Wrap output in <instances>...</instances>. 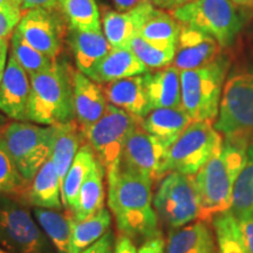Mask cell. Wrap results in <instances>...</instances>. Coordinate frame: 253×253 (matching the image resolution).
<instances>
[{
	"label": "cell",
	"mask_w": 253,
	"mask_h": 253,
	"mask_svg": "<svg viewBox=\"0 0 253 253\" xmlns=\"http://www.w3.org/2000/svg\"><path fill=\"white\" fill-rule=\"evenodd\" d=\"M106 178L109 211L121 235L144 242L160 237L158 218L153 203V182L121 169Z\"/></svg>",
	"instance_id": "1"
},
{
	"label": "cell",
	"mask_w": 253,
	"mask_h": 253,
	"mask_svg": "<svg viewBox=\"0 0 253 253\" xmlns=\"http://www.w3.org/2000/svg\"><path fill=\"white\" fill-rule=\"evenodd\" d=\"M250 145L224 138L220 149L196 173L201 204L198 220L212 223L218 214L231 210L233 186L246 162Z\"/></svg>",
	"instance_id": "2"
},
{
	"label": "cell",
	"mask_w": 253,
	"mask_h": 253,
	"mask_svg": "<svg viewBox=\"0 0 253 253\" xmlns=\"http://www.w3.org/2000/svg\"><path fill=\"white\" fill-rule=\"evenodd\" d=\"M28 121L40 126H55L75 120L73 74L55 60L52 67L32 75Z\"/></svg>",
	"instance_id": "3"
},
{
	"label": "cell",
	"mask_w": 253,
	"mask_h": 253,
	"mask_svg": "<svg viewBox=\"0 0 253 253\" xmlns=\"http://www.w3.org/2000/svg\"><path fill=\"white\" fill-rule=\"evenodd\" d=\"M229 62L223 56L203 67L181 72L182 107L192 121H216Z\"/></svg>",
	"instance_id": "4"
},
{
	"label": "cell",
	"mask_w": 253,
	"mask_h": 253,
	"mask_svg": "<svg viewBox=\"0 0 253 253\" xmlns=\"http://www.w3.org/2000/svg\"><path fill=\"white\" fill-rule=\"evenodd\" d=\"M54 126L14 121L2 129L6 148L27 184L52 156Z\"/></svg>",
	"instance_id": "5"
},
{
	"label": "cell",
	"mask_w": 253,
	"mask_h": 253,
	"mask_svg": "<svg viewBox=\"0 0 253 253\" xmlns=\"http://www.w3.org/2000/svg\"><path fill=\"white\" fill-rule=\"evenodd\" d=\"M213 126L224 138L253 144V73L229 78Z\"/></svg>",
	"instance_id": "6"
},
{
	"label": "cell",
	"mask_w": 253,
	"mask_h": 253,
	"mask_svg": "<svg viewBox=\"0 0 253 253\" xmlns=\"http://www.w3.org/2000/svg\"><path fill=\"white\" fill-rule=\"evenodd\" d=\"M212 123L194 121L185 129L168 150L163 167L164 176L172 171L195 176L220 149L224 137Z\"/></svg>",
	"instance_id": "7"
},
{
	"label": "cell",
	"mask_w": 253,
	"mask_h": 253,
	"mask_svg": "<svg viewBox=\"0 0 253 253\" xmlns=\"http://www.w3.org/2000/svg\"><path fill=\"white\" fill-rule=\"evenodd\" d=\"M153 203L158 223L169 231L198 220L201 204L195 176L169 172L161 179Z\"/></svg>",
	"instance_id": "8"
},
{
	"label": "cell",
	"mask_w": 253,
	"mask_h": 253,
	"mask_svg": "<svg viewBox=\"0 0 253 253\" xmlns=\"http://www.w3.org/2000/svg\"><path fill=\"white\" fill-rule=\"evenodd\" d=\"M140 121L141 120L109 103L106 113L99 121L82 129L84 140L102 164L106 177L120 169L126 140L140 125Z\"/></svg>",
	"instance_id": "9"
},
{
	"label": "cell",
	"mask_w": 253,
	"mask_h": 253,
	"mask_svg": "<svg viewBox=\"0 0 253 253\" xmlns=\"http://www.w3.org/2000/svg\"><path fill=\"white\" fill-rule=\"evenodd\" d=\"M181 25L204 32L229 47L242 28V15L231 0H194L170 12Z\"/></svg>",
	"instance_id": "10"
},
{
	"label": "cell",
	"mask_w": 253,
	"mask_h": 253,
	"mask_svg": "<svg viewBox=\"0 0 253 253\" xmlns=\"http://www.w3.org/2000/svg\"><path fill=\"white\" fill-rule=\"evenodd\" d=\"M0 248L9 253H50L43 235L19 199L0 196Z\"/></svg>",
	"instance_id": "11"
},
{
	"label": "cell",
	"mask_w": 253,
	"mask_h": 253,
	"mask_svg": "<svg viewBox=\"0 0 253 253\" xmlns=\"http://www.w3.org/2000/svg\"><path fill=\"white\" fill-rule=\"evenodd\" d=\"M169 147L138 125L129 135L123 149L120 169L142 176L149 181H161Z\"/></svg>",
	"instance_id": "12"
},
{
	"label": "cell",
	"mask_w": 253,
	"mask_h": 253,
	"mask_svg": "<svg viewBox=\"0 0 253 253\" xmlns=\"http://www.w3.org/2000/svg\"><path fill=\"white\" fill-rule=\"evenodd\" d=\"M34 48L55 59L61 49V30L52 9L37 7L27 9L15 28Z\"/></svg>",
	"instance_id": "13"
},
{
	"label": "cell",
	"mask_w": 253,
	"mask_h": 253,
	"mask_svg": "<svg viewBox=\"0 0 253 253\" xmlns=\"http://www.w3.org/2000/svg\"><path fill=\"white\" fill-rule=\"evenodd\" d=\"M31 78L9 53L7 67L0 84V112L19 122L28 121Z\"/></svg>",
	"instance_id": "14"
},
{
	"label": "cell",
	"mask_w": 253,
	"mask_h": 253,
	"mask_svg": "<svg viewBox=\"0 0 253 253\" xmlns=\"http://www.w3.org/2000/svg\"><path fill=\"white\" fill-rule=\"evenodd\" d=\"M220 47L218 41L209 34L181 25L172 63L181 72L203 67L218 58Z\"/></svg>",
	"instance_id": "15"
},
{
	"label": "cell",
	"mask_w": 253,
	"mask_h": 253,
	"mask_svg": "<svg viewBox=\"0 0 253 253\" xmlns=\"http://www.w3.org/2000/svg\"><path fill=\"white\" fill-rule=\"evenodd\" d=\"M154 8L148 0L128 11H107L102 18V30L112 48H126L130 41L138 37Z\"/></svg>",
	"instance_id": "16"
},
{
	"label": "cell",
	"mask_w": 253,
	"mask_h": 253,
	"mask_svg": "<svg viewBox=\"0 0 253 253\" xmlns=\"http://www.w3.org/2000/svg\"><path fill=\"white\" fill-rule=\"evenodd\" d=\"M103 93L108 103L142 120L153 108L145 89L143 75H136L106 84Z\"/></svg>",
	"instance_id": "17"
},
{
	"label": "cell",
	"mask_w": 253,
	"mask_h": 253,
	"mask_svg": "<svg viewBox=\"0 0 253 253\" xmlns=\"http://www.w3.org/2000/svg\"><path fill=\"white\" fill-rule=\"evenodd\" d=\"M73 91L75 120L81 129L99 121L109 104L99 84L78 71L73 73Z\"/></svg>",
	"instance_id": "18"
},
{
	"label": "cell",
	"mask_w": 253,
	"mask_h": 253,
	"mask_svg": "<svg viewBox=\"0 0 253 253\" xmlns=\"http://www.w3.org/2000/svg\"><path fill=\"white\" fill-rule=\"evenodd\" d=\"M23 203L36 208L50 209L61 211L63 209L61 199V182L52 158H48L34 176L33 181L27 185L23 195L18 197Z\"/></svg>",
	"instance_id": "19"
},
{
	"label": "cell",
	"mask_w": 253,
	"mask_h": 253,
	"mask_svg": "<svg viewBox=\"0 0 253 253\" xmlns=\"http://www.w3.org/2000/svg\"><path fill=\"white\" fill-rule=\"evenodd\" d=\"M143 79L151 108L182 107L181 71L175 66L147 72Z\"/></svg>",
	"instance_id": "20"
},
{
	"label": "cell",
	"mask_w": 253,
	"mask_h": 253,
	"mask_svg": "<svg viewBox=\"0 0 253 253\" xmlns=\"http://www.w3.org/2000/svg\"><path fill=\"white\" fill-rule=\"evenodd\" d=\"M192 122L184 108L177 107L153 109L141 120L140 126L143 130L154 135L170 148Z\"/></svg>",
	"instance_id": "21"
},
{
	"label": "cell",
	"mask_w": 253,
	"mask_h": 253,
	"mask_svg": "<svg viewBox=\"0 0 253 253\" xmlns=\"http://www.w3.org/2000/svg\"><path fill=\"white\" fill-rule=\"evenodd\" d=\"M147 72H149V69L140 61L129 47L112 48L88 78L96 84H106L126 78L143 75Z\"/></svg>",
	"instance_id": "22"
},
{
	"label": "cell",
	"mask_w": 253,
	"mask_h": 253,
	"mask_svg": "<svg viewBox=\"0 0 253 253\" xmlns=\"http://www.w3.org/2000/svg\"><path fill=\"white\" fill-rule=\"evenodd\" d=\"M214 236L208 223L194 221L169 231L164 253H216Z\"/></svg>",
	"instance_id": "23"
},
{
	"label": "cell",
	"mask_w": 253,
	"mask_h": 253,
	"mask_svg": "<svg viewBox=\"0 0 253 253\" xmlns=\"http://www.w3.org/2000/svg\"><path fill=\"white\" fill-rule=\"evenodd\" d=\"M72 49L79 72L90 77L99 62L112 49L103 31H80L72 28Z\"/></svg>",
	"instance_id": "24"
},
{
	"label": "cell",
	"mask_w": 253,
	"mask_h": 253,
	"mask_svg": "<svg viewBox=\"0 0 253 253\" xmlns=\"http://www.w3.org/2000/svg\"><path fill=\"white\" fill-rule=\"evenodd\" d=\"M55 136L53 142L52 158L58 171L60 182H63L73 161L81 148V142L84 138V132L77 120L71 122L55 125Z\"/></svg>",
	"instance_id": "25"
},
{
	"label": "cell",
	"mask_w": 253,
	"mask_h": 253,
	"mask_svg": "<svg viewBox=\"0 0 253 253\" xmlns=\"http://www.w3.org/2000/svg\"><path fill=\"white\" fill-rule=\"evenodd\" d=\"M97 157L88 143L81 145L77 156L69 168L61 184V199L63 209L68 213H74L78 204V196L84 182L96 163Z\"/></svg>",
	"instance_id": "26"
},
{
	"label": "cell",
	"mask_w": 253,
	"mask_h": 253,
	"mask_svg": "<svg viewBox=\"0 0 253 253\" xmlns=\"http://www.w3.org/2000/svg\"><path fill=\"white\" fill-rule=\"evenodd\" d=\"M104 177H106V171L102 164L97 160L79 192L77 209L72 214L74 220L80 221L87 219L104 208Z\"/></svg>",
	"instance_id": "27"
},
{
	"label": "cell",
	"mask_w": 253,
	"mask_h": 253,
	"mask_svg": "<svg viewBox=\"0 0 253 253\" xmlns=\"http://www.w3.org/2000/svg\"><path fill=\"white\" fill-rule=\"evenodd\" d=\"M112 212L103 208L84 220L77 221L73 218L69 253H80L97 242L110 230Z\"/></svg>",
	"instance_id": "28"
},
{
	"label": "cell",
	"mask_w": 253,
	"mask_h": 253,
	"mask_svg": "<svg viewBox=\"0 0 253 253\" xmlns=\"http://www.w3.org/2000/svg\"><path fill=\"white\" fill-rule=\"evenodd\" d=\"M181 24L167 13L164 9L154 8L142 26L140 34L142 39L158 47H176Z\"/></svg>",
	"instance_id": "29"
},
{
	"label": "cell",
	"mask_w": 253,
	"mask_h": 253,
	"mask_svg": "<svg viewBox=\"0 0 253 253\" xmlns=\"http://www.w3.org/2000/svg\"><path fill=\"white\" fill-rule=\"evenodd\" d=\"M34 216L56 251L69 253L73 226L72 214L68 212L61 213L60 211L50 209L36 208Z\"/></svg>",
	"instance_id": "30"
},
{
	"label": "cell",
	"mask_w": 253,
	"mask_h": 253,
	"mask_svg": "<svg viewBox=\"0 0 253 253\" xmlns=\"http://www.w3.org/2000/svg\"><path fill=\"white\" fill-rule=\"evenodd\" d=\"M69 26L80 31H102L96 0H59Z\"/></svg>",
	"instance_id": "31"
},
{
	"label": "cell",
	"mask_w": 253,
	"mask_h": 253,
	"mask_svg": "<svg viewBox=\"0 0 253 253\" xmlns=\"http://www.w3.org/2000/svg\"><path fill=\"white\" fill-rule=\"evenodd\" d=\"M230 211L237 220L253 213V144L248 148L246 162L233 186Z\"/></svg>",
	"instance_id": "32"
},
{
	"label": "cell",
	"mask_w": 253,
	"mask_h": 253,
	"mask_svg": "<svg viewBox=\"0 0 253 253\" xmlns=\"http://www.w3.org/2000/svg\"><path fill=\"white\" fill-rule=\"evenodd\" d=\"M212 225L216 233L217 253H249L243 240L238 220L231 211L214 217Z\"/></svg>",
	"instance_id": "33"
},
{
	"label": "cell",
	"mask_w": 253,
	"mask_h": 253,
	"mask_svg": "<svg viewBox=\"0 0 253 253\" xmlns=\"http://www.w3.org/2000/svg\"><path fill=\"white\" fill-rule=\"evenodd\" d=\"M11 54L30 77L47 71L55 61V59L32 47L17 30L11 36Z\"/></svg>",
	"instance_id": "34"
},
{
	"label": "cell",
	"mask_w": 253,
	"mask_h": 253,
	"mask_svg": "<svg viewBox=\"0 0 253 253\" xmlns=\"http://www.w3.org/2000/svg\"><path fill=\"white\" fill-rule=\"evenodd\" d=\"M128 47L148 69L166 68L175 59L176 47H158L141 37H135Z\"/></svg>",
	"instance_id": "35"
},
{
	"label": "cell",
	"mask_w": 253,
	"mask_h": 253,
	"mask_svg": "<svg viewBox=\"0 0 253 253\" xmlns=\"http://www.w3.org/2000/svg\"><path fill=\"white\" fill-rule=\"evenodd\" d=\"M27 185L6 148L1 130L0 131V196L14 195L18 198L23 195Z\"/></svg>",
	"instance_id": "36"
},
{
	"label": "cell",
	"mask_w": 253,
	"mask_h": 253,
	"mask_svg": "<svg viewBox=\"0 0 253 253\" xmlns=\"http://www.w3.org/2000/svg\"><path fill=\"white\" fill-rule=\"evenodd\" d=\"M21 6H8L0 9V40L8 39L25 14Z\"/></svg>",
	"instance_id": "37"
},
{
	"label": "cell",
	"mask_w": 253,
	"mask_h": 253,
	"mask_svg": "<svg viewBox=\"0 0 253 253\" xmlns=\"http://www.w3.org/2000/svg\"><path fill=\"white\" fill-rule=\"evenodd\" d=\"M114 249H115V236L109 230L97 242L80 253H114Z\"/></svg>",
	"instance_id": "38"
},
{
	"label": "cell",
	"mask_w": 253,
	"mask_h": 253,
	"mask_svg": "<svg viewBox=\"0 0 253 253\" xmlns=\"http://www.w3.org/2000/svg\"><path fill=\"white\" fill-rule=\"evenodd\" d=\"M238 225L246 249L249 253H253V213L238 219Z\"/></svg>",
	"instance_id": "39"
},
{
	"label": "cell",
	"mask_w": 253,
	"mask_h": 253,
	"mask_svg": "<svg viewBox=\"0 0 253 253\" xmlns=\"http://www.w3.org/2000/svg\"><path fill=\"white\" fill-rule=\"evenodd\" d=\"M166 252V240L162 237H155L148 239L138 249V253H164Z\"/></svg>",
	"instance_id": "40"
},
{
	"label": "cell",
	"mask_w": 253,
	"mask_h": 253,
	"mask_svg": "<svg viewBox=\"0 0 253 253\" xmlns=\"http://www.w3.org/2000/svg\"><path fill=\"white\" fill-rule=\"evenodd\" d=\"M114 253H138V250L136 249L131 238H129L128 236L120 235L115 240Z\"/></svg>",
	"instance_id": "41"
},
{
	"label": "cell",
	"mask_w": 253,
	"mask_h": 253,
	"mask_svg": "<svg viewBox=\"0 0 253 253\" xmlns=\"http://www.w3.org/2000/svg\"><path fill=\"white\" fill-rule=\"evenodd\" d=\"M150 1L155 7L171 12L182 7V6L189 4V2L194 1V0H150Z\"/></svg>",
	"instance_id": "42"
},
{
	"label": "cell",
	"mask_w": 253,
	"mask_h": 253,
	"mask_svg": "<svg viewBox=\"0 0 253 253\" xmlns=\"http://www.w3.org/2000/svg\"><path fill=\"white\" fill-rule=\"evenodd\" d=\"M56 6H59V0H23L24 11L37 7L53 9Z\"/></svg>",
	"instance_id": "43"
},
{
	"label": "cell",
	"mask_w": 253,
	"mask_h": 253,
	"mask_svg": "<svg viewBox=\"0 0 253 253\" xmlns=\"http://www.w3.org/2000/svg\"><path fill=\"white\" fill-rule=\"evenodd\" d=\"M8 61V39L0 40V84L4 78Z\"/></svg>",
	"instance_id": "44"
},
{
	"label": "cell",
	"mask_w": 253,
	"mask_h": 253,
	"mask_svg": "<svg viewBox=\"0 0 253 253\" xmlns=\"http://www.w3.org/2000/svg\"><path fill=\"white\" fill-rule=\"evenodd\" d=\"M148 0H110L116 11H128Z\"/></svg>",
	"instance_id": "45"
},
{
	"label": "cell",
	"mask_w": 253,
	"mask_h": 253,
	"mask_svg": "<svg viewBox=\"0 0 253 253\" xmlns=\"http://www.w3.org/2000/svg\"><path fill=\"white\" fill-rule=\"evenodd\" d=\"M8 6H21L23 7V0H0V9L8 7Z\"/></svg>",
	"instance_id": "46"
},
{
	"label": "cell",
	"mask_w": 253,
	"mask_h": 253,
	"mask_svg": "<svg viewBox=\"0 0 253 253\" xmlns=\"http://www.w3.org/2000/svg\"><path fill=\"white\" fill-rule=\"evenodd\" d=\"M232 2H235L237 5H243V6H253V0H231Z\"/></svg>",
	"instance_id": "47"
},
{
	"label": "cell",
	"mask_w": 253,
	"mask_h": 253,
	"mask_svg": "<svg viewBox=\"0 0 253 253\" xmlns=\"http://www.w3.org/2000/svg\"><path fill=\"white\" fill-rule=\"evenodd\" d=\"M6 118H7V116H5L4 114L0 112V131L5 128L6 125H7V119Z\"/></svg>",
	"instance_id": "48"
},
{
	"label": "cell",
	"mask_w": 253,
	"mask_h": 253,
	"mask_svg": "<svg viewBox=\"0 0 253 253\" xmlns=\"http://www.w3.org/2000/svg\"><path fill=\"white\" fill-rule=\"evenodd\" d=\"M0 253H9V252H7V251H6V250L0 248Z\"/></svg>",
	"instance_id": "49"
},
{
	"label": "cell",
	"mask_w": 253,
	"mask_h": 253,
	"mask_svg": "<svg viewBox=\"0 0 253 253\" xmlns=\"http://www.w3.org/2000/svg\"><path fill=\"white\" fill-rule=\"evenodd\" d=\"M216 253H217V252H216Z\"/></svg>",
	"instance_id": "50"
}]
</instances>
